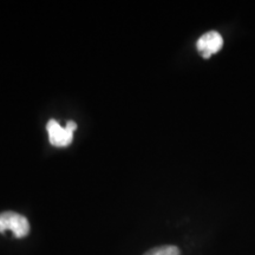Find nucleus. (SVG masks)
Masks as SVG:
<instances>
[{
  "instance_id": "obj_1",
  "label": "nucleus",
  "mask_w": 255,
  "mask_h": 255,
  "mask_svg": "<svg viewBox=\"0 0 255 255\" xmlns=\"http://www.w3.org/2000/svg\"><path fill=\"white\" fill-rule=\"evenodd\" d=\"M12 231L15 238L26 237L30 232V223L25 216L14 212H5L0 214V233Z\"/></svg>"
},
{
  "instance_id": "obj_4",
  "label": "nucleus",
  "mask_w": 255,
  "mask_h": 255,
  "mask_svg": "<svg viewBox=\"0 0 255 255\" xmlns=\"http://www.w3.org/2000/svg\"><path fill=\"white\" fill-rule=\"evenodd\" d=\"M144 255H180V251L175 246H162L146 252Z\"/></svg>"
},
{
  "instance_id": "obj_2",
  "label": "nucleus",
  "mask_w": 255,
  "mask_h": 255,
  "mask_svg": "<svg viewBox=\"0 0 255 255\" xmlns=\"http://www.w3.org/2000/svg\"><path fill=\"white\" fill-rule=\"evenodd\" d=\"M77 128V124L75 122L66 123V127L59 126V123L55 120H51L47 123L46 129L49 132V138L51 144L56 146H66L72 142L73 131Z\"/></svg>"
},
{
  "instance_id": "obj_3",
  "label": "nucleus",
  "mask_w": 255,
  "mask_h": 255,
  "mask_svg": "<svg viewBox=\"0 0 255 255\" xmlns=\"http://www.w3.org/2000/svg\"><path fill=\"white\" fill-rule=\"evenodd\" d=\"M223 46V38L219 32L210 31L202 34L196 43V47L199 52L205 58H209L210 56L219 52Z\"/></svg>"
}]
</instances>
